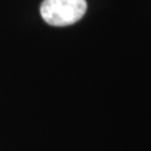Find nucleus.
<instances>
[{"label": "nucleus", "mask_w": 151, "mask_h": 151, "mask_svg": "<svg viewBox=\"0 0 151 151\" xmlns=\"http://www.w3.org/2000/svg\"><path fill=\"white\" fill-rule=\"evenodd\" d=\"M86 8V0H44L40 15L48 25L64 27L78 22Z\"/></svg>", "instance_id": "f257e3e1"}]
</instances>
